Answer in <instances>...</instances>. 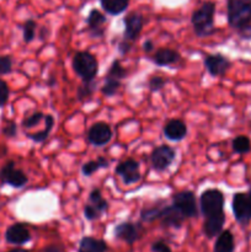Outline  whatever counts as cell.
Here are the masks:
<instances>
[{
    "label": "cell",
    "mask_w": 251,
    "mask_h": 252,
    "mask_svg": "<svg viewBox=\"0 0 251 252\" xmlns=\"http://www.w3.org/2000/svg\"><path fill=\"white\" fill-rule=\"evenodd\" d=\"M166 84V80L164 78L159 75H154L149 79V83H148V86H149L150 91L153 93H157V91H160Z\"/></svg>",
    "instance_id": "32"
},
{
    "label": "cell",
    "mask_w": 251,
    "mask_h": 252,
    "mask_svg": "<svg viewBox=\"0 0 251 252\" xmlns=\"http://www.w3.org/2000/svg\"><path fill=\"white\" fill-rule=\"evenodd\" d=\"M5 239L7 243L12 245H24L31 240V233L25 224L16 223L7 228Z\"/></svg>",
    "instance_id": "16"
},
{
    "label": "cell",
    "mask_w": 251,
    "mask_h": 252,
    "mask_svg": "<svg viewBox=\"0 0 251 252\" xmlns=\"http://www.w3.org/2000/svg\"><path fill=\"white\" fill-rule=\"evenodd\" d=\"M12 71V59L10 56H0V75Z\"/></svg>",
    "instance_id": "33"
},
{
    "label": "cell",
    "mask_w": 251,
    "mask_h": 252,
    "mask_svg": "<svg viewBox=\"0 0 251 252\" xmlns=\"http://www.w3.org/2000/svg\"><path fill=\"white\" fill-rule=\"evenodd\" d=\"M235 241L230 230H221L214 244L213 252H234Z\"/></svg>",
    "instance_id": "21"
},
{
    "label": "cell",
    "mask_w": 251,
    "mask_h": 252,
    "mask_svg": "<svg viewBox=\"0 0 251 252\" xmlns=\"http://www.w3.org/2000/svg\"><path fill=\"white\" fill-rule=\"evenodd\" d=\"M228 22L233 29L241 30L251 22V0H226Z\"/></svg>",
    "instance_id": "3"
},
{
    "label": "cell",
    "mask_w": 251,
    "mask_h": 252,
    "mask_svg": "<svg viewBox=\"0 0 251 252\" xmlns=\"http://www.w3.org/2000/svg\"><path fill=\"white\" fill-rule=\"evenodd\" d=\"M113 137L110 125L106 122L94 123L88 130V142L95 147H103L108 144Z\"/></svg>",
    "instance_id": "12"
},
{
    "label": "cell",
    "mask_w": 251,
    "mask_h": 252,
    "mask_svg": "<svg viewBox=\"0 0 251 252\" xmlns=\"http://www.w3.org/2000/svg\"><path fill=\"white\" fill-rule=\"evenodd\" d=\"M106 76H110V78H115L117 80H122L127 76V70L122 66L121 62L118 59H115V61L111 63L110 69L107 71V75Z\"/></svg>",
    "instance_id": "28"
},
{
    "label": "cell",
    "mask_w": 251,
    "mask_h": 252,
    "mask_svg": "<svg viewBox=\"0 0 251 252\" xmlns=\"http://www.w3.org/2000/svg\"><path fill=\"white\" fill-rule=\"evenodd\" d=\"M164 135L172 142H181L187 135V126L181 120H170L162 128Z\"/></svg>",
    "instance_id": "18"
},
{
    "label": "cell",
    "mask_w": 251,
    "mask_h": 252,
    "mask_svg": "<svg viewBox=\"0 0 251 252\" xmlns=\"http://www.w3.org/2000/svg\"><path fill=\"white\" fill-rule=\"evenodd\" d=\"M181 59L179 52L176 49L171 48H160L155 52L154 54V63L159 66H167L172 65V64H176L177 62Z\"/></svg>",
    "instance_id": "19"
},
{
    "label": "cell",
    "mask_w": 251,
    "mask_h": 252,
    "mask_svg": "<svg viewBox=\"0 0 251 252\" xmlns=\"http://www.w3.org/2000/svg\"><path fill=\"white\" fill-rule=\"evenodd\" d=\"M159 219L165 228L180 229L186 218L172 204H170V206H161Z\"/></svg>",
    "instance_id": "15"
},
{
    "label": "cell",
    "mask_w": 251,
    "mask_h": 252,
    "mask_svg": "<svg viewBox=\"0 0 251 252\" xmlns=\"http://www.w3.org/2000/svg\"><path fill=\"white\" fill-rule=\"evenodd\" d=\"M160 209H161V206H152L143 208L140 212V219H142V221H147V223L154 221L155 219H159Z\"/></svg>",
    "instance_id": "29"
},
{
    "label": "cell",
    "mask_w": 251,
    "mask_h": 252,
    "mask_svg": "<svg viewBox=\"0 0 251 252\" xmlns=\"http://www.w3.org/2000/svg\"><path fill=\"white\" fill-rule=\"evenodd\" d=\"M224 203V194L218 189H206L199 197V208L204 217L203 233L208 239L218 236L223 230L225 223Z\"/></svg>",
    "instance_id": "1"
},
{
    "label": "cell",
    "mask_w": 251,
    "mask_h": 252,
    "mask_svg": "<svg viewBox=\"0 0 251 252\" xmlns=\"http://www.w3.org/2000/svg\"><path fill=\"white\" fill-rule=\"evenodd\" d=\"M9 252H29V251L25 250V249H14V250H11Z\"/></svg>",
    "instance_id": "41"
},
{
    "label": "cell",
    "mask_w": 251,
    "mask_h": 252,
    "mask_svg": "<svg viewBox=\"0 0 251 252\" xmlns=\"http://www.w3.org/2000/svg\"><path fill=\"white\" fill-rule=\"evenodd\" d=\"M44 117H46V115L43 112H34L32 115L27 116L26 118H24L21 125L24 128H32L38 125L42 120H44Z\"/></svg>",
    "instance_id": "31"
},
{
    "label": "cell",
    "mask_w": 251,
    "mask_h": 252,
    "mask_svg": "<svg viewBox=\"0 0 251 252\" xmlns=\"http://www.w3.org/2000/svg\"><path fill=\"white\" fill-rule=\"evenodd\" d=\"M96 84L95 81H83L80 86L78 88V91H76V98L79 101H85L89 100V98L93 97L94 93H95Z\"/></svg>",
    "instance_id": "25"
},
{
    "label": "cell",
    "mask_w": 251,
    "mask_h": 252,
    "mask_svg": "<svg viewBox=\"0 0 251 252\" xmlns=\"http://www.w3.org/2000/svg\"><path fill=\"white\" fill-rule=\"evenodd\" d=\"M46 32H48L47 27H41V29H39V39H46Z\"/></svg>",
    "instance_id": "39"
},
{
    "label": "cell",
    "mask_w": 251,
    "mask_h": 252,
    "mask_svg": "<svg viewBox=\"0 0 251 252\" xmlns=\"http://www.w3.org/2000/svg\"><path fill=\"white\" fill-rule=\"evenodd\" d=\"M9 95H10L9 86H7V84L5 83L4 80L0 79V108L7 102V100H9Z\"/></svg>",
    "instance_id": "34"
},
{
    "label": "cell",
    "mask_w": 251,
    "mask_h": 252,
    "mask_svg": "<svg viewBox=\"0 0 251 252\" xmlns=\"http://www.w3.org/2000/svg\"><path fill=\"white\" fill-rule=\"evenodd\" d=\"M54 122L56 121H54L53 116L46 115V117H44V129L36 133H29V134H26L27 138L34 143H43L49 137V134H51L52 129L54 127Z\"/></svg>",
    "instance_id": "22"
},
{
    "label": "cell",
    "mask_w": 251,
    "mask_h": 252,
    "mask_svg": "<svg viewBox=\"0 0 251 252\" xmlns=\"http://www.w3.org/2000/svg\"><path fill=\"white\" fill-rule=\"evenodd\" d=\"M108 165H110V161H108L106 158L98 157L96 160H91V161L85 162V164L83 165V167H81V174H83L84 176L89 177L93 174H95L96 171H98L100 169H106V167H108Z\"/></svg>",
    "instance_id": "24"
},
{
    "label": "cell",
    "mask_w": 251,
    "mask_h": 252,
    "mask_svg": "<svg viewBox=\"0 0 251 252\" xmlns=\"http://www.w3.org/2000/svg\"><path fill=\"white\" fill-rule=\"evenodd\" d=\"M73 69L76 75L80 76L83 81L95 80V76L98 73V62L94 54L90 52L81 51L76 52L73 57Z\"/></svg>",
    "instance_id": "4"
},
{
    "label": "cell",
    "mask_w": 251,
    "mask_h": 252,
    "mask_svg": "<svg viewBox=\"0 0 251 252\" xmlns=\"http://www.w3.org/2000/svg\"><path fill=\"white\" fill-rule=\"evenodd\" d=\"M36 22L33 20H27L22 26V33H24V41L26 43H30L36 37Z\"/></svg>",
    "instance_id": "30"
},
{
    "label": "cell",
    "mask_w": 251,
    "mask_h": 252,
    "mask_svg": "<svg viewBox=\"0 0 251 252\" xmlns=\"http://www.w3.org/2000/svg\"><path fill=\"white\" fill-rule=\"evenodd\" d=\"M108 207L110 204L103 198L100 189H94L89 194L88 203L84 207V217L90 221L100 219L102 214L108 211Z\"/></svg>",
    "instance_id": "5"
},
{
    "label": "cell",
    "mask_w": 251,
    "mask_h": 252,
    "mask_svg": "<svg viewBox=\"0 0 251 252\" xmlns=\"http://www.w3.org/2000/svg\"><path fill=\"white\" fill-rule=\"evenodd\" d=\"M102 9L108 15H121L127 10L129 0H100Z\"/></svg>",
    "instance_id": "23"
},
{
    "label": "cell",
    "mask_w": 251,
    "mask_h": 252,
    "mask_svg": "<svg viewBox=\"0 0 251 252\" xmlns=\"http://www.w3.org/2000/svg\"><path fill=\"white\" fill-rule=\"evenodd\" d=\"M79 252H107V244L93 236H84L79 243Z\"/></svg>",
    "instance_id": "20"
},
{
    "label": "cell",
    "mask_w": 251,
    "mask_h": 252,
    "mask_svg": "<svg viewBox=\"0 0 251 252\" xmlns=\"http://www.w3.org/2000/svg\"><path fill=\"white\" fill-rule=\"evenodd\" d=\"M1 132H2V134H4L5 137H7V138L15 137V135H16V133H17L16 123L7 122L6 125H5L4 127H2Z\"/></svg>",
    "instance_id": "35"
},
{
    "label": "cell",
    "mask_w": 251,
    "mask_h": 252,
    "mask_svg": "<svg viewBox=\"0 0 251 252\" xmlns=\"http://www.w3.org/2000/svg\"><path fill=\"white\" fill-rule=\"evenodd\" d=\"M86 24H88V31L91 37L94 38H98L102 37L105 33V29L103 25L106 24V16L97 9H93L88 15L86 19Z\"/></svg>",
    "instance_id": "17"
},
{
    "label": "cell",
    "mask_w": 251,
    "mask_h": 252,
    "mask_svg": "<svg viewBox=\"0 0 251 252\" xmlns=\"http://www.w3.org/2000/svg\"><path fill=\"white\" fill-rule=\"evenodd\" d=\"M152 251L153 252H172L171 249L169 248V245L165 244L164 241H155V243H153Z\"/></svg>",
    "instance_id": "36"
},
{
    "label": "cell",
    "mask_w": 251,
    "mask_h": 252,
    "mask_svg": "<svg viewBox=\"0 0 251 252\" xmlns=\"http://www.w3.org/2000/svg\"><path fill=\"white\" fill-rule=\"evenodd\" d=\"M216 2L206 1L192 12L191 24L197 37H208L214 33Z\"/></svg>",
    "instance_id": "2"
},
{
    "label": "cell",
    "mask_w": 251,
    "mask_h": 252,
    "mask_svg": "<svg viewBox=\"0 0 251 252\" xmlns=\"http://www.w3.org/2000/svg\"><path fill=\"white\" fill-rule=\"evenodd\" d=\"M231 147H233V150L236 154H246L251 150L250 139L245 135H239V137L234 138Z\"/></svg>",
    "instance_id": "27"
},
{
    "label": "cell",
    "mask_w": 251,
    "mask_h": 252,
    "mask_svg": "<svg viewBox=\"0 0 251 252\" xmlns=\"http://www.w3.org/2000/svg\"><path fill=\"white\" fill-rule=\"evenodd\" d=\"M125 31H123V39L128 42H134L139 37L140 32L144 25V17L139 12L132 11L123 19Z\"/></svg>",
    "instance_id": "13"
},
{
    "label": "cell",
    "mask_w": 251,
    "mask_h": 252,
    "mask_svg": "<svg viewBox=\"0 0 251 252\" xmlns=\"http://www.w3.org/2000/svg\"><path fill=\"white\" fill-rule=\"evenodd\" d=\"M121 80H117L115 78H110V76H106L105 79V84L101 88V93H102L103 96L106 97H111V96L115 95L121 88Z\"/></svg>",
    "instance_id": "26"
},
{
    "label": "cell",
    "mask_w": 251,
    "mask_h": 252,
    "mask_svg": "<svg viewBox=\"0 0 251 252\" xmlns=\"http://www.w3.org/2000/svg\"><path fill=\"white\" fill-rule=\"evenodd\" d=\"M231 208L239 224H249L251 220V189L249 192H238L234 194Z\"/></svg>",
    "instance_id": "6"
},
{
    "label": "cell",
    "mask_w": 251,
    "mask_h": 252,
    "mask_svg": "<svg viewBox=\"0 0 251 252\" xmlns=\"http://www.w3.org/2000/svg\"><path fill=\"white\" fill-rule=\"evenodd\" d=\"M172 206L186 219L196 218L198 216L194 193L191 191H182L172 196Z\"/></svg>",
    "instance_id": "8"
},
{
    "label": "cell",
    "mask_w": 251,
    "mask_h": 252,
    "mask_svg": "<svg viewBox=\"0 0 251 252\" xmlns=\"http://www.w3.org/2000/svg\"><path fill=\"white\" fill-rule=\"evenodd\" d=\"M130 47H132V42H128L126 39H122V41L118 43V51H120L121 54H127L128 52L130 51Z\"/></svg>",
    "instance_id": "37"
},
{
    "label": "cell",
    "mask_w": 251,
    "mask_h": 252,
    "mask_svg": "<svg viewBox=\"0 0 251 252\" xmlns=\"http://www.w3.org/2000/svg\"><path fill=\"white\" fill-rule=\"evenodd\" d=\"M143 49H144L145 53H150V52L154 49V43H153L152 39H147V41L144 42V44H143Z\"/></svg>",
    "instance_id": "38"
},
{
    "label": "cell",
    "mask_w": 251,
    "mask_h": 252,
    "mask_svg": "<svg viewBox=\"0 0 251 252\" xmlns=\"http://www.w3.org/2000/svg\"><path fill=\"white\" fill-rule=\"evenodd\" d=\"M0 182L14 189H21L29 182V179L22 170L15 166L14 161H7L0 170Z\"/></svg>",
    "instance_id": "10"
},
{
    "label": "cell",
    "mask_w": 251,
    "mask_h": 252,
    "mask_svg": "<svg viewBox=\"0 0 251 252\" xmlns=\"http://www.w3.org/2000/svg\"><path fill=\"white\" fill-rule=\"evenodd\" d=\"M115 238L121 241H125L128 245H132L135 241L139 240L144 234V228L140 223H133V221H123L115 226Z\"/></svg>",
    "instance_id": "9"
},
{
    "label": "cell",
    "mask_w": 251,
    "mask_h": 252,
    "mask_svg": "<svg viewBox=\"0 0 251 252\" xmlns=\"http://www.w3.org/2000/svg\"><path fill=\"white\" fill-rule=\"evenodd\" d=\"M203 63L207 71H208L212 76H216V78L225 75L226 71H228L229 68L231 66L230 61L220 53L207 54V56L204 57Z\"/></svg>",
    "instance_id": "14"
},
{
    "label": "cell",
    "mask_w": 251,
    "mask_h": 252,
    "mask_svg": "<svg viewBox=\"0 0 251 252\" xmlns=\"http://www.w3.org/2000/svg\"><path fill=\"white\" fill-rule=\"evenodd\" d=\"M115 172L116 175L122 177L123 185H126V186L137 184L142 179V175H140V165L134 159H127L121 161L116 166Z\"/></svg>",
    "instance_id": "11"
},
{
    "label": "cell",
    "mask_w": 251,
    "mask_h": 252,
    "mask_svg": "<svg viewBox=\"0 0 251 252\" xmlns=\"http://www.w3.org/2000/svg\"><path fill=\"white\" fill-rule=\"evenodd\" d=\"M43 252H63V251H62L59 248H57V246H48V248L44 249Z\"/></svg>",
    "instance_id": "40"
},
{
    "label": "cell",
    "mask_w": 251,
    "mask_h": 252,
    "mask_svg": "<svg viewBox=\"0 0 251 252\" xmlns=\"http://www.w3.org/2000/svg\"><path fill=\"white\" fill-rule=\"evenodd\" d=\"M175 159H176V150L166 144L157 147L150 154L153 170L157 172H162L169 169Z\"/></svg>",
    "instance_id": "7"
}]
</instances>
